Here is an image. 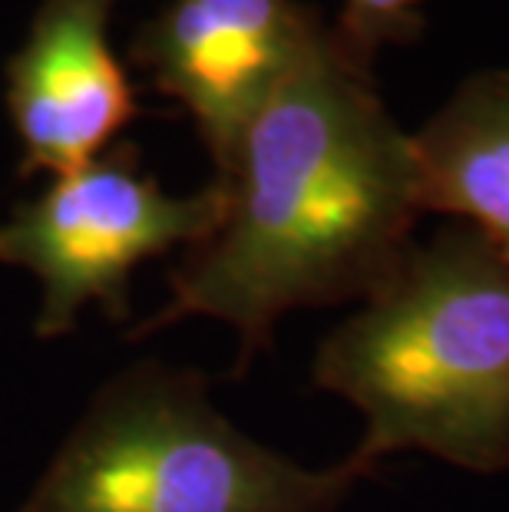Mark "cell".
<instances>
[{"mask_svg":"<svg viewBox=\"0 0 509 512\" xmlns=\"http://www.w3.org/2000/svg\"><path fill=\"white\" fill-rule=\"evenodd\" d=\"M215 182L229 195L222 225L189 248L166 304L129 337L219 321L238 334V374L285 314L371 298L424 215L410 133L377 93L371 60L324 20Z\"/></svg>","mask_w":509,"mask_h":512,"instance_id":"1","label":"cell"},{"mask_svg":"<svg viewBox=\"0 0 509 512\" xmlns=\"http://www.w3.org/2000/svg\"><path fill=\"white\" fill-rule=\"evenodd\" d=\"M311 380L361 413L348 460L367 476L410 450L470 473L509 470V265L453 222L414 238L318 344Z\"/></svg>","mask_w":509,"mask_h":512,"instance_id":"2","label":"cell"},{"mask_svg":"<svg viewBox=\"0 0 509 512\" xmlns=\"http://www.w3.org/2000/svg\"><path fill=\"white\" fill-rule=\"evenodd\" d=\"M367 479L348 456L305 466L248 437L192 367L113 374L17 512H338Z\"/></svg>","mask_w":509,"mask_h":512,"instance_id":"3","label":"cell"},{"mask_svg":"<svg viewBox=\"0 0 509 512\" xmlns=\"http://www.w3.org/2000/svg\"><path fill=\"white\" fill-rule=\"evenodd\" d=\"M222 182L179 195L139 169L129 149L53 176L37 199L0 222V261L34 275L40 304L34 334L57 341L86 308L129 318L139 265L172 248H196L225 219Z\"/></svg>","mask_w":509,"mask_h":512,"instance_id":"4","label":"cell"},{"mask_svg":"<svg viewBox=\"0 0 509 512\" xmlns=\"http://www.w3.org/2000/svg\"><path fill=\"white\" fill-rule=\"evenodd\" d=\"M318 20L295 0H169L143 30L139 60L196 123L215 179Z\"/></svg>","mask_w":509,"mask_h":512,"instance_id":"5","label":"cell"},{"mask_svg":"<svg viewBox=\"0 0 509 512\" xmlns=\"http://www.w3.org/2000/svg\"><path fill=\"white\" fill-rule=\"evenodd\" d=\"M116 0H43L7 67V113L27 172L90 166L136 119L133 83L110 43Z\"/></svg>","mask_w":509,"mask_h":512,"instance_id":"6","label":"cell"},{"mask_svg":"<svg viewBox=\"0 0 509 512\" xmlns=\"http://www.w3.org/2000/svg\"><path fill=\"white\" fill-rule=\"evenodd\" d=\"M410 152L420 212L470 228L509 265V70L467 76Z\"/></svg>","mask_w":509,"mask_h":512,"instance_id":"7","label":"cell"},{"mask_svg":"<svg viewBox=\"0 0 509 512\" xmlns=\"http://www.w3.org/2000/svg\"><path fill=\"white\" fill-rule=\"evenodd\" d=\"M427 0H341L338 37L364 60L391 43H407L424 30Z\"/></svg>","mask_w":509,"mask_h":512,"instance_id":"8","label":"cell"}]
</instances>
